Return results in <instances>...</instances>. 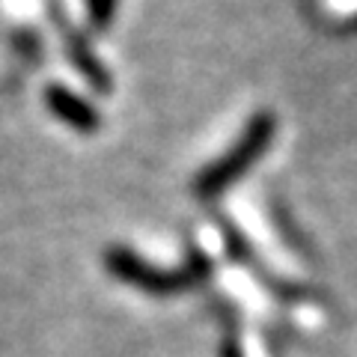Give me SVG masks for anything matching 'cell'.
Segmentation results:
<instances>
[{
  "instance_id": "obj_2",
  "label": "cell",
  "mask_w": 357,
  "mask_h": 357,
  "mask_svg": "<svg viewBox=\"0 0 357 357\" xmlns=\"http://www.w3.org/2000/svg\"><path fill=\"white\" fill-rule=\"evenodd\" d=\"M110 268L126 277L128 283H137L140 289H149V292H178V289H185L188 283H197L199 277L208 274V259L206 256H194V262L185 268V271H158V268H149L143 265L140 259H134L131 253H114L110 256Z\"/></svg>"
},
{
  "instance_id": "obj_3",
  "label": "cell",
  "mask_w": 357,
  "mask_h": 357,
  "mask_svg": "<svg viewBox=\"0 0 357 357\" xmlns=\"http://www.w3.org/2000/svg\"><path fill=\"white\" fill-rule=\"evenodd\" d=\"M48 105L54 107V114L63 116L66 122H72L75 128H96V116H93V110H89L84 102H77L75 96H69L66 89H51V96H48Z\"/></svg>"
},
{
  "instance_id": "obj_1",
  "label": "cell",
  "mask_w": 357,
  "mask_h": 357,
  "mask_svg": "<svg viewBox=\"0 0 357 357\" xmlns=\"http://www.w3.org/2000/svg\"><path fill=\"white\" fill-rule=\"evenodd\" d=\"M274 128H277V122L271 114H256L241 137L232 143L215 164H208L206 170L197 176V182H194L197 194L208 199V197H218L220 191H227L236 178H241L250 170L259 155H265V149L271 146V140H274Z\"/></svg>"
},
{
  "instance_id": "obj_4",
  "label": "cell",
  "mask_w": 357,
  "mask_h": 357,
  "mask_svg": "<svg viewBox=\"0 0 357 357\" xmlns=\"http://www.w3.org/2000/svg\"><path fill=\"white\" fill-rule=\"evenodd\" d=\"M220 354H223V357H241V349H238L236 342H227V345L220 349Z\"/></svg>"
}]
</instances>
